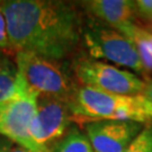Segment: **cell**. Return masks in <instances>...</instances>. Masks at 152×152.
<instances>
[{"label":"cell","mask_w":152,"mask_h":152,"mask_svg":"<svg viewBox=\"0 0 152 152\" xmlns=\"http://www.w3.org/2000/svg\"><path fill=\"white\" fill-rule=\"evenodd\" d=\"M20 89V81L14 59L6 56L0 61V104L9 102Z\"/></svg>","instance_id":"obj_10"},{"label":"cell","mask_w":152,"mask_h":152,"mask_svg":"<svg viewBox=\"0 0 152 152\" xmlns=\"http://www.w3.org/2000/svg\"><path fill=\"white\" fill-rule=\"evenodd\" d=\"M51 152H94V150L85 132L71 127Z\"/></svg>","instance_id":"obj_11"},{"label":"cell","mask_w":152,"mask_h":152,"mask_svg":"<svg viewBox=\"0 0 152 152\" xmlns=\"http://www.w3.org/2000/svg\"><path fill=\"white\" fill-rule=\"evenodd\" d=\"M78 4L91 18H96L110 27L134 22L137 17L135 1L132 0H87Z\"/></svg>","instance_id":"obj_9"},{"label":"cell","mask_w":152,"mask_h":152,"mask_svg":"<svg viewBox=\"0 0 152 152\" xmlns=\"http://www.w3.org/2000/svg\"><path fill=\"white\" fill-rule=\"evenodd\" d=\"M5 105H6V103L0 104V117H1V114H2V112H4V108H5Z\"/></svg>","instance_id":"obj_21"},{"label":"cell","mask_w":152,"mask_h":152,"mask_svg":"<svg viewBox=\"0 0 152 152\" xmlns=\"http://www.w3.org/2000/svg\"><path fill=\"white\" fill-rule=\"evenodd\" d=\"M70 70L78 86L120 96H140L145 85L131 71L88 56L75 58Z\"/></svg>","instance_id":"obj_5"},{"label":"cell","mask_w":152,"mask_h":152,"mask_svg":"<svg viewBox=\"0 0 152 152\" xmlns=\"http://www.w3.org/2000/svg\"><path fill=\"white\" fill-rule=\"evenodd\" d=\"M137 16L144 18L148 23L152 22V0H136Z\"/></svg>","instance_id":"obj_16"},{"label":"cell","mask_w":152,"mask_h":152,"mask_svg":"<svg viewBox=\"0 0 152 152\" xmlns=\"http://www.w3.org/2000/svg\"><path fill=\"white\" fill-rule=\"evenodd\" d=\"M82 48L88 58L98 60L106 59L121 66H126L136 73L149 78L135 45L125 35L103 23L89 19L83 24Z\"/></svg>","instance_id":"obj_4"},{"label":"cell","mask_w":152,"mask_h":152,"mask_svg":"<svg viewBox=\"0 0 152 152\" xmlns=\"http://www.w3.org/2000/svg\"><path fill=\"white\" fill-rule=\"evenodd\" d=\"M12 53L31 52L63 62L82 48L83 11L62 0L0 1Z\"/></svg>","instance_id":"obj_1"},{"label":"cell","mask_w":152,"mask_h":152,"mask_svg":"<svg viewBox=\"0 0 152 152\" xmlns=\"http://www.w3.org/2000/svg\"><path fill=\"white\" fill-rule=\"evenodd\" d=\"M15 143L7 139L5 136L0 135V152H9L15 148Z\"/></svg>","instance_id":"obj_17"},{"label":"cell","mask_w":152,"mask_h":152,"mask_svg":"<svg viewBox=\"0 0 152 152\" xmlns=\"http://www.w3.org/2000/svg\"><path fill=\"white\" fill-rule=\"evenodd\" d=\"M143 28H145L147 31H149L150 33H152V22L151 23H149L148 25H145V26H142Z\"/></svg>","instance_id":"obj_19"},{"label":"cell","mask_w":152,"mask_h":152,"mask_svg":"<svg viewBox=\"0 0 152 152\" xmlns=\"http://www.w3.org/2000/svg\"><path fill=\"white\" fill-rule=\"evenodd\" d=\"M69 106L73 122L114 120L150 125L141 95L120 96L79 86Z\"/></svg>","instance_id":"obj_3"},{"label":"cell","mask_w":152,"mask_h":152,"mask_svg":"<svg viewBox=\"0 0 152 152\" xmlns=\"http://www.w3.org/2000/svg\"><path fill=\"white\" fill-rule=\"evenodd\" d=\"M6 56H8V55L6 54V53H4V52H2L1 50H0V61L2 60V59H5ZM9 58H10V56H9Z\"/></svg>","instance_id":"obj_20"},{"label":"cell","mask_w":152,"mask_h":152,"mask_svg":"<svg viewBox=\"0 0 152 152\" xmlns=\"http://www.w3.org/2000/svg\"><path fill=\"white\" fill-rule=\"evenodd\" d=\"M14 62L18 78L27 90L37 96L58 98L70 105L79 86L63 62L31 52L15 53Z\"/></svg>","instance_id":"obj_2"},{"label":"cell","mask_w":152,"mask_h":152,"mask_svg":"<svg viewBox=\"0 0 152 152\" xmlns=\"http://www.w3.org/2000/svg\"><path fill=\"white\" fill-rule=\"evenodd\" d=\"M9 152H29L27 151L26 149H24V148H20V147H15L12 150H10Z\"/></svg>","instance_id":"obj_18"},{"label":"cell","mask_w":152,"mask_h":152,"mask_svg":"<svg viewBox=\"0 0 152 152\" xmlns=\"http://www.w3.org/2000/svg\"><path fill=\"white\" fill-rule=\"evenodd\" d=\"M124 152H152V125H145Z\"/></svg>","instance_id":"obj_13"},{"label":"cell","mask_w":152,"mask_h":152,"mask_svg":"<svg viewBox=\"0 0 152 152\" xmlns=\"http://www.w3.org/2000/svg\"><path fill=\"white\" fill-rule=\"evenodd\" d=\"M73 122L69 104L50 96H37L31 136L41 152H51Z\"/></svg>","instance_id":"obj_6"},{"label":"cell","mask_w":152,"mask_h":152,"mask_svg":"<svg viewBox=\"0 0 152 152\" xmlns=\"http://www.w3.org/2000/svg\"><path fill=\"white\" fill-rule=\"evenodd\" d=\"M144 81H145V85H144V89H143L141 96L144 102V106H145L150 125H152V79L148 78V79H144Z\"/></svg>","instance_id":"obj_15"},{"label":"cell","mask_w":152,"mask_h":152,"mask_svg":"<svg viewBox=\"0 0 152 152\" xmlns=\"http://www.w3.org/2000/svg\"><path fill=\"white\" fill-rule=\"evenodd\" d=\"M113 28L121 32L131 41L132 39L141 41L142 43L145 45V48L150 52V54L152 55V33L147 31L145 28H143L141 25H139L134 22H127L124 24H121V25H117Z\"/></svg>","instance_id":"obj_12"},{"label":"cell","mask_w":152,"mask_h":152,"mask_svg":"<svg viewBox=\"0 0 152 152\" xmlns=\"http://www.w3.org/2000/svg\"><path fill=\"white\" fill-rule=\"evenodd\" d=\"M144 126L133 121H91L85 124V134L94 152H124Z\"/></svg>","instance_id":"obj_8"},{"label":"cell","mask_w":152,"mask_h":152,"mask_svg":"<svg viewBox=\"0 0 152 152\" xmlns=\"http://www.w3.org/2000/svg\"><path fill=\"white\" fill-rule=\"evenodd\" d=\"M0 50L6 53L11 59H14V53L11 51L9 39H8V34H7V26H6L5 17L0 10Z\"/></svg>","instance_id":"obj_14"},{"label":"cell","mask_w":152,"mask_h":152,"mask_svg":"<svg viewBox=\"0 0 152 152\" xmlns=\"http://www.w3.org/2000/svg\"><path fill=\"white\" fill-rule=\"evenodd\" d=\"M36 102L37 95L27 90L20 81L19 92L6 103L0 117V135L29 152H41L31 136V126L36 115Z\"/></svg>","instance_id":"obj_7"}]
</instances>
